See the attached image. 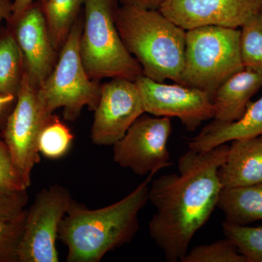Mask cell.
<instances>
[{
    "instance_id": "cell-29",
    "label": "cell",
    "mask_w": 262,
    "mask_h": 262,
    "mask_svg": "<svg viewBox=\"0 0 262 262\" xmlns=\"http://www.w3.org/2000/svg\"><path fill=\"white\" fill-rule=\"evenodd\" d=\"M13 15V2L11 0H0V22L5 20L8 23Z\"/></svg>"
},
{
    "instance_id": "cell-12",
    "label": "cell",
    "mask_w": 262,
    "mask_h": 262,
    "mask_svg": "<svg viewBox=\"0 0 262 262\" xmlns=\"http://www.w3.org/2000/svg\"><path fill=\"white\" fill-rule=\"evenodd\" d=\"M13 31L24 62V71L37 89L44 84L58 61L42 4L35 2L18 18L7 23Z\"/></svg>"
},
{
    "instance_id": "cell-21",
    "label": "cell",
    "mask_w": 262,
    "mask_h": 262,
    "mask_svg": "<svg viewBox=\"0 0 262 262\" xmlns=\"http://www.w3.org/2000/svg\"><path fill=\"white\" fill-rule=\"evenodd\" d=\"M239 48L244 68L262 74V19L259 13L241 27Z\"/></svg>"
},
{
    "instance_id": "cell-25",
    "label": "cell",
    "mask_w": 262,
    "mask_h": 262,
    "mask_svg": "<svg viewBox=\"0 0 262 262\" xmlns=\"http://www.w3.org/2000/svg\"><path fill=\"white\" fill-rule=\"evenodd\" d=\"M28 188L13 163L8 146L0 138V189L27 190Z\"/></svg>"
},
{
    "instance_id": "cell-27",
    "label": "cell",
    "mask_w": 262,
    "mask_h": 262,
    "mask_svg": "<svg viewBox=\"0 0 262 262\" xmlns=\"http://www.w3.org/2000/svg\"><path fill=\"white\" fill-rule=\"evenodd\" d=\"M48 1V0H14L13 2V15L10 21L18 18L31 5L35 2H39L41 4L44 5Z\"/></svg>"
},
{
    "instance_id": "cell-20",
    "label": "cell",
    "mask_w": 262,
    "mask_h": 262,
    "mask_svg": "<svg viewBox=\"0 0 262 262\" xmlns=\"http://www.w3.org/2000/svg\"><path fill=\"white\" fill-rule=\"evenodd\" d=\"M73 139L70 129L53 115L39 135V153L50 159L61 158L68 152Z\"/></svg>"
},
{
    "instance_id": "cell-28",
    "label": "cell",
    "mask_w": 262,
    "mask_h": 262,
    "mask_svg": "<svg viewBox=\"0 0 262 262\" xmlns=\"http://www.w3.org/2000/svg\"><path fill=\"white\" fill-rule=\"evenodd\" d=\"M163 1L164 0H120L122 5L154 10H159Z\"/></svg>"
},
{
    "instance_id": "cell-23",
    "label": "cell",
    "mask_w": 262,
    "mask_h": 262,
    "mask_svg": "<svg viewBox=\"0 0 262 262\" xmlns=\"http://www.w3.org/2000/svg\"><path fill=\"white\" fill-rule=\"evenodd\" d=\"M181 262H248L237 246L229 238L196 246Z\"/></svg>"
},
{
    "instance_id": "cell-11",
    "label": "cell",
    "mask_w": 262,
    "mask_h": 262,
    "mask_svg": "<svg viewBox=\"0 0 262 262\" xmlns=\"http://www.w3.org/2000/svg\"><path fill=\"white\" fill-rule=\"evenodd\" d=\"M94 113L91 141L96 145L113 146L145 113L136 82L113 78L101 84L99 101Z\"/></svg>"
},
{
    "instance_id": "cell-31",
    "label": "cell",
    "mask_w": 262,
    "mask_h": 262,
    "mask_svg": "<svg viewBox=\"0 0 262 262\" xmlns=\"http://www.w3.org/2000/svg\"><path fill=\"white\" fill-rule=\"evenodd\" d=\"M259 15H260V16H261V18L262 19V0H260Z\"/></svg>"
},
{
    "instance_id": "cell-2",
    "label": "cell",
    "mask_w": 262,
    "mask_h": 262,
    "mask_svg": "<svg viewBox=\"0 0 262 262\" xmlns=\"http://www.w3.org/2000/svg\"><path fill=\"white\" fill-rule=\"evenodd\" d=\"M155 173L120 201L90 210L72 201L59 229L68 262H98L110 251L130 243L139 229V214L149 201V184Z\"/></svg>"
},
{
    "instance_id": "cell-10",
    "label": "cell",
    "mask_w": 262,
    "mask_h": 262,
    "mask_svg": "<svg viewBox=\"0 0 262 262\" xmlns=\"http://www.w3.org/2000/svg\"><path fill=\"white\" fill-rule=\"evenodd\" d=\"M145 113L156 117H177L186 130H196L203 122L214 118L212 98L201 90L179 83L168 84L141 75L135 81Z\"/></svg>"
},
{
    "instance_id": "cell-5",
    "label": "cell",
    "mask_w": 262,
    "mask_h": 262,
    "mask_svg": "<svg viewBox=\"0 0 262 262\" xmlns=\"http://www.w3.org/2000/svg\"><path fill=\"white\" fill-rule=\"evenodd\" d=\"M239 38L238 29L206 26L187 30L179 84L201 90L213 100L221 84L244 70Z\"/></svg>"
},
{
    "instance_id": "cell-15",
    "label": "cell",
    "mask_w": 262,
    "mask_h": 262,
    "mask_svg": "<svg viewBox=\"0 0 262 262\" xmlns=\"http://www.w3.org/2000/svg\"><path fill=\"white\" fill-rule=\"evenodd\" d=\"M261 136L262 96L255 102L249 103L239 120L228 123L214 120L188 141L187 145L189 149L206 151L229 141Z\"/></svg>"
},
{
    "instance_id": "cell-13",
    "label": "cell",
    "mask_w": 262,
    "mask_h": 262,
    "mask_svg": "<svg viewBox=\"0 0 262 262\" xmlns=\"http://www.w3.org/2000/svg\"><path fill=\"white\" fill-rule=\"evenodd\" d=\"M159 10L186 31L206 26L238 29L259 13L260 0H164Z\"/></svg>"
},
{
    "instance_id": "cell-14",
    "label": "cell",
    "mask_w": 262,
    "mask_h": 262,
    "mask_svg": "<svg viewBox=\"0 0 262 262\" xmlns=\"http://www.w3.org/2000/svg\"><path fill=\"white\" fill-rule=\"evenodd\" d=\"M218 175L223 189L261 184V136L232 141Z\"/></svg>"
},
{
    "instance_id": "cell-18",
    "label": "cell",
    "mask_w": 262,
    "mask_h": 262,
    "mask_svg": "<svg viewBox=\"0 0 262 262\" xmlns=\"http://www.w3.org/2000/svg\"><path fill=\"white\" fill-rule=\"evenodd\" d=\"M23 55L8 26L0 30V94L16 96L24 75Z\"/></svg>"
},
{
    "instance_id": "cell-32",
    "label": "cell",
    "mask_w": 262,
    "mask_h": 262,
    "mask_svg": "<svg viewBox=\"0 0 262 262\" xmlns=\"http://www.w3.org/2000/svg\"><path fill=\"white\" fill-rule=\"evenodd\" d=\"M261 137H262V136H261Z\"/></svg>"
},
{
    "instance_id": "cell-1",
    "label": "cell",
    "mask_w": 262,
    "mask_h": 262,
    "mask_svg": "<svg viewBox=\"0 0 262 262\" xmlns=\"http://www.w3.org/2000/svg\"><path fill=\"white\" fill-rule=\"evenodd\" d=\"M229 147L224 144L206 151L189 149L179 158V173L151 182L149 201L156 211L149 222V234L167 261H182L194 234L216 208L223 189L219 169Z\"/></svg>"
},
{
    "instance_id": "cell-22",
    "label": "cell",
    "mask_w": 262,
    "mask_h": 262,
    "mask_svg": "<svg viewBox=\"0 0 262 262\" xmlns=\"http://www.w3.org/2000/svg\"><path fill=\"white\" fill-rule=\"evenodd\" d=\"M222 230L248 262H262V227L237 225L225 222Z\"/></svg>"
},
{
    "instance_id": "cell-3",
    "label": "cell",
    "mask_w": 262,
    "mask_h": 262,
    "mask_svg": "<svg viewBox=\"0 0 262 262\" xmlns=\"http://www.w3.org/2000/svg\"><path fill=\"white\" fill-rule=\"evenodd\" d=\"M115 24L127 51L143 75L164 82H180L185 56L186 32L159 10L122 5Z\"/></svg>"
},
{
    "instance_id": "cell-17",
    "label": "cell",
    "mask_w": 262,
    "mask_h": 262,
    "mask_svg": "<svg viewBox=\"0 0 262 262\" xmlns=\"http://www.w3.org/2000/svg\"><path fill=\"white\" fill-rule=\"evenodd\" d=\"M216 208L223 212L226 222L247 225L262 220V183L222 189Z\"/></svg>"
},
{
    "instance_id": "cell-16",
    "label": "cell",
    "mask_w": 262,
    "mask_h": 262,
    "mask_svg": "<svg viewBox=\"0 0 262 262\" xmlns=\"http://www.w3.org/2000/svg\"><path fill=\"white\" fill-rule=\"evenodd\" d=\"M262 88V74L245 69L221 84L213 97L214 120L232 122L239 120L250 100Z\"/></svg>"
},
{
    "instance_id": "cell-26",
    "label": "cell",
    "mask_w": 262,
    "mask_h": 262,
    "mask_svg": "<svg viewBox=\"0 0 262 262\" xmlns=\"http://www.w3.org/2000/svg\"><path fill=\"white\" fill-rule=\"evenodd\" d=\"M27 190L0 189V222L15 220L25 214L29 201Z\"/></svg>"
},
{
    "instance_id": "cell-9",
    "label": "cell",
    "mask_w": 262,
    "mask_h": 262,
    "mask_svg": "<svg viewBox=\"0 0 262 262\" xmlns=\"http://www.w3.org/2000/svg\"><path fill=\"white\" fill-rule=\"evenodd\" d=\"M171 132L170 117L141 115L114 144V161L139 176L157 173L170 167L167 144Z\"/></svg>"
},
{
    "instance_id": "cell-4",
    "label": "cell",
    "mask_w": 262,
    "mask_h": 262,
    "mask_svg": "<svg viewBox=\"0 0 262 262\" xmlns=\"http://www.w3.org/2000/svg\"><path fill=\"white\" fill-rule=\"evenodd\" d=\"M83 27L79 43L81 60L92 80L143 75L139 62L127 51L115 24L117 0H84Z\"/></svg>"
},
{
    "instance_id": "cell-24",
    "label": "cell",
    "mask_w": 262,
    "mask_h": 262,
    "mask_svg": "<svg viewBox=\"0 0 262 262\" xmlns=\"http://www.w3.org/2000/svg\"><path fill=\"white\" fill-rule=\"evenodd\" d=\"M27 212L17 220L0 222V262H18V247Z\"/></svg>"
},
{
    "instance_id": "cell-7",
    "label": "cell",
    "mask_w": 262,
    "mask_h": 262,
    "mask_svg": "<svg viewBox=\"0 0 262 262\" xmlns=\"http://www.w3.org/2000/svg\"><path fill=\"white\" fill-rule=\"evenodd\" d=\"M15 101L14 108L7 117L3 140L15 167L29 187L33 168L40 162L39 135L53 114L43 104L37 88L31 83L25 72Z\"/></svg>"
},
{
    "instance_id": "cell-8",
    "label": "cell",
    "mask_w": 262,
    "mask_h": 262,
    "mask_svg": "<svg viewBox=\"0 0 262 262\" xmlns=\"http://www.w3.org/2000/svg\"><path fill=\"white\" fill-rule=\"evenodd\" d=\"M73 199L59 184L43 189L27 210L19 244L18 262H58V229Z\"/></svg>"
},
{
    "instance_id": "cell-19",
    "label": "cell",
    "mask_w": 262,
    "mask_h": 262,
    "mask_svg": "<svg viewBox=\"0 0 262 262\" xmlns=\"http://www.w3.org/2000/svg\"><path fill=\"white\" fill-rule=\"evenodd\" d=\"M84 0H48L42 5L48 29L55 48L60 52L71 29L79 18Z\"/></svg>"
},
{
    "instance_id": "cell-6",
    "label": "cell",
    "mask_w": 262,
    "mask_h": 262,
    "mask_svg": "<svg viewBox=\"0 0 262 262\" xmlns=\"http://www.w3.org/2000/svg\"><path fill=\"white\" fill-rule=\"evenodd\" d=\"M82 27L83 20L78 18L59 52L53 72L38 89L48 111L53 114L62 108L68 121L77 120L84 107L95 111L101 95V84L90 78L81 60L79 43Z\"/></svg>"
},
{
    "instance_id": "cell-30",
    "label": "cell",
    "mask_w": 262,
    "mask_h": 262,
    "mask_svg": "<svg viewBox=\"0 0 262 262\" xmlns=\"http://www.w3.org/2000/svg\"><path fill=\"white\" fill-rule=\"evenodd\" d=\"M15 99H16V96L0 94V120L4 116L8 108L14 102Z\"/></svg>"
}]
</instances>
